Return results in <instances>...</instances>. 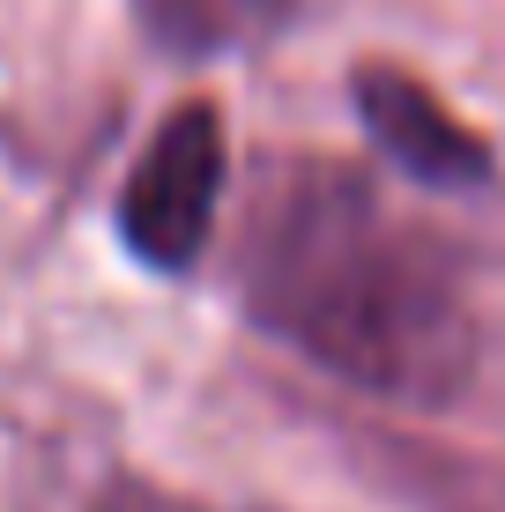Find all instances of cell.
<instances>
[{
	"label": "cell",
	"mask_w": 505,
	"mask_h": 512,
	"mask_svg": "<svg viewBox=\"0 0 505 512\" xmlns=\"http://www.w3.org/2000/svg\"><path fill=\"white\" fill-rule=\"evenodd\" d=\"M238 297L283 349L402 409L454 401L483 357L454 245L335 156H290L260 179Z\"/></svg>",
	"instance_id": "obj_1"
},
{
	"label": "cell",
	"mask_w": 505,
	"mask_h": 512,
	"mask_svg": "<svg viewBox=\"0 0 505 512\" xmlns=\"http://www.w3.org/2000/svg\"><path fill=\"white\" fill-rule=\"evenodd\" d=\"M223 179H231V141L216 104H179L142 141L127 186H119V245L156 275H186L216 238Z\"/></svg>",
	"instance_id": "obj_2"
},
{
	"label": "cell",
	"mask_w": 505,
	"mask_h": 512,
	"mask_svg": "<svg viewBox=\"0 0 505 512\" xmlns=\"http://www.w3.org/2000/svg\"><path fill=\"white\" fill-rule=\"evenodd\" d=\"M350 97H357L364 134L379 141V156L402 179H424V186H483L491 179V141L468 127L424 75H409L394 60H364L350 75Z\"/></svg>",
	"instance_id": "obj_3"
},
{
	"label": "cell",
	"mask_w": 505,
	"mask_h": 512,
	"mask_svg": "<svg viewBox=\"0 0 505 512\" xmlns=\"http://www.w3.org/2000/svg\"><path fill=\"white\" fill-rule=\"evenodd\" d=\"M127 8L171 60H231L275 45L305 15V0H127Z\"/></svg>",
	"instance_id": "obj_4"
}]
</instances>
